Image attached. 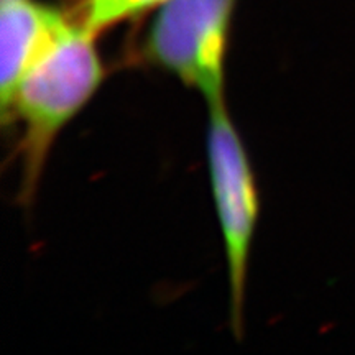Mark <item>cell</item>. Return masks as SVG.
<instances>
[{"instance_id": "cell-4", "label": "cell", "mask_w": 355, "mask_h": 355, "mask_svg": "<svg viewBox=\"0 0 355 355\" xmlns=\"http://www.w3.org/2000/svg\"><path fill=\"white\" fill-rule=\"evenodd\" d=\"M69 25L55 8L28 0L2 3L0 12V92L7 117L13 94L26 74L50 53Z\"/></svg>"}, {"instance_id": "cell-6", "label": "cell", "mask_w": 355, "mask_h": 355, "mask_svg": "<svg viewBox=\"0 0 355 355\" xmlns=\"http://www.w3.org/2000/svg\"><path fill=\"white\" fill-rule=\"evenodd\" d=\"M3 2H12V0H2V3H3Z\"/></svg>"}, {"instance_id": "cell-1", "label": "cell", "mask_w": 355, "mask_h": 355, "mask_svg": "<svg viewBox=\"0 0 355 355\" xmlns=\"http://www.w3.org/2000/svg\"><path fill=\"white\" fill-rule=\"evenodd\" d=\"M92 38L84 25L69 26L13 94V109L25 123L26 162L33 180L56 133L87 104L104 78Z\"/></svg>"}, {"instance_id": "cell-3", "label": "cell", "mask_w": 355, "mask_h": 355, "mask_svg": "<svg viewBox=\"0 0 355 355\" xmlns=\"http://www.w3.org/2000/svg\"><path fill=\"white\" fill-rule=\"evenodd\" d=\"M207 150L212 191L227 254L234 327L241 331L248 252L254 237L259 204L245 148L230 122L224 102L211 105Z\"/></svg>"}, {"instance_id": "cell-5", "label": "cell", "mask_w": 355, "mask_h": 355, "mask_svg": "<svg viewBox=\"0 0 355 355\" xmlns=\"http://www.w3.org/2000/svg\"><path fill=\"white\" fill-rule=\"evenodd\" d=\"M166 0H89L84 26L92 35L102 32L115 21L135 15Z\"/></svg>"}, {"instance_id": "cell-2", "label": "cell", "mask_w": 355, "mask_h": 355, "mask_svg": "<svg viewBox=\"0 0 355 355\" xmlns=\"http://www.w3.org/2000/svg\"><path fill=\"white\" fill-rule=\"evenodd\" d=\"M235 0H166L148 35V53L198 89L209 105L224 102L225 44Z\"/></svg>"}]
</instances>
